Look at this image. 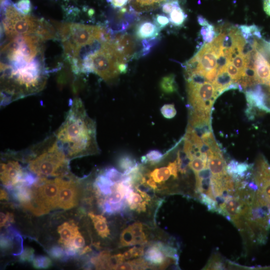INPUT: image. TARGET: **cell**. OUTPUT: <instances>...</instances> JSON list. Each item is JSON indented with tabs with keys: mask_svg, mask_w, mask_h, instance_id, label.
<instances>
[{
	"mask_svg": "<svg viewBox=\"0 0 270 270\" xmlns=\"http://www.w3.org/2000/svg\"><path fill=\"white\" fill-rule=\"evenodd\" d=\"M114 41L127 62L134 52L135 42L134 39L130 35L122 34L116 37Z\"/></svg>",
	"mask_w": 270,
	"mask_h": 270,
	"instance_id": "cell-16",
	"label": "cell"
},
{
	"mask_svg": "<svg viewBox=\"0 0 270 270\" xmlns=\"http://www.w3.org/2000/svg\"><path fill=\"white\" fill-rule=\"evenodd\" d=\"M254 74L256 84L270 87V63L266 58L262 46L259 44L255 54Z\"/></svg>",
	"mask_w": 270,
	"mask_h": 270,
	"instance_id": "cell-12",
	"label": "cell"
},
{
	"mask_svg": "<svg viewBox=\"0 0 270 270\" xmlns=\"http://www.w3.org/2000/svg\"><path fill=\"white\" fill-rule=\"evenodd\" d=\"M36 34L8 38L1 47L0 104L34 94L45 86L48 72L42 42Z\"/></svg>",
	"mask_w": 270,
	"mask_h": 270,
	"instance_id": "cell-1",
	"label": "cell"
},
{
	"mask_svg": "<svg viewBox=\"0 0 270 270\" xmlns=\"http://www.w3.org/2000/svg\"><path fill=\"white\" fill-rule=\"evenodd\" d=\"M88 216L92 219L95 229L98 234L102 238H106L110 234L106 218L100 215H96L92 212L88 214Z\"/></svg>",
	"mask_w": 270,
	"mask_h": 270,
	"instance_id": "cell-21",
	"label": "cell"
},
{
	"mask_svg": "<svg viewBox=\"0 0 270 270\" xmlns=\"http://www.w3.org/2000/svg\"><path fill=\"white\" fill-rule=\"evenodd\" d=\"M200 137L202 142L207 145L214 153L221 152L212 132L204 133Z\"/></svg>",
	"mask_w": 270,
	"mask_h": 270,
	"instance_id": "cell-27",
	"label": "cell"
},
{
	"mask_svg": "<svg viewBox=\"0 0 270 270\" xmlns=\"http://www.w3.org/2000/svg\"><path fill=\"white\" fill-rule=\"evenodd\" d=\"M168 168L170 171V174L174 176V178L178 177V167L176 160L174 162H170L168 166Z\"/></svg>",
	"mask_w": 270,
	"mask_h": 270,
	"instance_id": "cell-50",
	"label": "cell"
},
{
	"mask_svg": "<svg viewBox=\"0 0 270 270\" xmlns=\"http://www.w3.org/2000/svg\"><path fill=\"white\" fill-rule=\"evenodd\" d=\"M115 8H122L126 6L130 0H108Z\"/></svg>",
	"mask_w": 270,
	"mask_h": 270,
	"instance_id": "cell-51",
	"label": "cell"
},
{
	"mask_svg": "<svg viewBox=\"0 0 270 270\" xmlns=\"http://www.w3.org/2000/svg\"><path fill=\"white\" fill-rule=\"evenodd\" d=\"M103 174L114 183L122 181L124 178V174L120 172L113 167L106 168L104 171Z\"/></svg>",
	"mask_w": 270,
	"mask_h": 270,
	"instance_id": "cell-30",
	"label": "cell"
},
{
	"mask_svg": "<svg viewBox=\"0 0 270 270\" xmlns=\"http://www.w3.org/2000/svg\"><path fill=\"white\" fill-rule=\"evenodd\" d=\"M196 180H201L212 177V174L210 168L207 166L202 170L195 173Z\"/></svg>",
	"mask_w": 270,
	"mask_h": 270,
	"instance_id": "cell-44",
	"label": "cell"
},
{
	"mask_svg": "<svg viewBox=\"0 0 270 270\" xmlns=\"http://www.w3.org/2000/svg\"><path fill=\"white\" fill-rule=\"evenodd\" d=\"M160 30L154 22L144 21L138 24L136 28V34L138 38L144 40L157 36Z\"/></svg>",
	"mask_w": 270,
	"mask_h": 270,
	"instance_id": "cell-17",
	"label": "cell"
},
{
	"mask_svg": "<svg viewBox=\"0 0 270 270\" xmlns=\"http://www.w3.org/2000/svg\"><path fill=\"white\" fill-rule=\"evenodd\" d=\"M11 214H5L2 212H0V226H4L6 222L10 219Z\"/></svg>",
	"mask_w": 270,
	"mask_h": 270,
	"instance_id": "cell-53",
	"label": "cell"
},
{
	"mask_svg": "<svg viewBox=\"0 0 270 270\" xmlns=\"http://www.w3.org/2000/svg\"><path fill=\"white\" fill-rule=\"evenodd\" d=\"M118 164V167L124 172L132 169L138 164L136 160L130 155L123 154L119 157Z\"/></svg>",
	"mask_w": 270,
	"mask_h": 270,
	"instance_id": "cell-26",
	"label": "cell"
},
{
	"mask_svg": "<svg viewBox=\"0 0 270 270\" xmlns=\"http://www.w3.org/2000/svg\"><path fill=\"white\" fill-rule=\"evenodd\" d=\"M24 172L18 161L10 160L0 164V180L6 186H12L24 184Z\"/></svg>",
	"mask_w": 270,
	"mask_h": 270,
	"instance_id": "cell-10",
	"label": "cell"
},
{
	"mask_svg": "<svg viewBox=\"0 0 270 270\" xmlns=\"http://www.w3.org/2000/svg\"><path fill=\"white\" fill-rule=\"evenodd\" d=\"M263 46L265 50L270 54V42L264 41Z\"/></svg>",
	"mask_w": 270,
	"mask_h": 270,
	"instance_id": "cell-59",
	"label": "cell"
},
{
	"mask_svg": "<svg viewBox=\"0 0 270 270\" xmlns=\"http://www.w3.org/2000/svg\"><path fill=\"white\" fill-rule=\"evenodd\" d=\"M1 8L2 28L6 38L32 34L40 36L44 40L55 38V30L48 22L20 12L10 0Z\"/></svg>",
	"mask_w": 270,
	"mask_h": 270,
	"instance_id": "cell-4",
	"label": "cell"
},
{
	"mask_svg": "<svg viewBox=\"0 0 270 270\" xmlns=\"http://www.w3.org/2000/svg\"><path fill=\"white\" fill-rule=\"evenodd\" d=\"M66 58L80 48L104 38L108 34L102 27L77 23H64L57 26Z\"/></svg>",
	"mask_w": 270,
	"mask_h": 270,
	"instance_id": "cell-6",
	"label": "cell"
},
{
	"mask_svg": "<svg viewBox=\"0 0 270 270\" xmlns=\"http://www.w3.org/2000/svg\"><path fill=\"white\" fill-rule=\"evenodd\" d=\"M116 270H134V268L129 261L122 262L119 264Z\"/></svg>",
	"mask_w": 270,
	"mask_h": 270,
	"instance_id": "cell-52",
	"label": "cell"
},
{
	"mask_svg": "<svg viewBox=\"0 0 270 270\" xmlns=\"http://www.w3.org/2000/svg\"><path fill=\"white\" fill-rule=\"evenodd\" d=\"M74 73L92 72L109 81L120 74L119 66L126 60L108 34L103 38L79 50L70 62Z\"/></svg>",
	"mask_w": 270,
	"mask_h": 270,
	"instance_id": "cell-3",
	"label": "cell"
},
{
	"mask_svg": "<svg viewBox=\"0 0 270 270\" xmlns=\"http://www.w3.org/2000/svg\"><path fill=\"white\" fill-rule=\"evenodd\" d=\"M52 264L50 260L47 256H38L33 260L34 266L38 268H46Z\"/></svg>",
	"mask_w": 270,
	"mask_h": 270,
	"instance_id": "cell-32",
	"label": "cell"
},
{
	"mask_svg": "<svg viewBox=\"0 0 270 270\" xmlns=\"http://www.w3.org/2000/svg\"><path fill=\"white\" fill-rule=\"evenodd\" d=\"M208 167L210 168L212 177L216 179H222L226 174V164L221 152L212 153L208 156Z\"/></svg>",
	"mask_w": 270,
	"mask_h": 270,
	"instance_id": "cell-15",
	"label": "cell"
},
{
	"mask_svg": "<svg viewBox=\"0 0 270 270\" xmlns=\"http://www.w3.org/2000/svg\"><path fill=\"white\" fill-rule=\"evenodd\" d=\"M112 192L107 198L106 200L110 204H112L120 202L122 201V198L124 196L118 191L116 190L114 187L112 186Z\"/></svg>",
	"mask_w": 270,
	"mask_h": 270,
	"instance_id": "cell-37",
	"label": "cell"
},
{
	"mask_svg": "<svg viewBox=\"0 0 270 270\" xmlns=\"http://www.w3.org/2000/svg\"><path fill=\"white\" fill-rule=\"evenodd\" d=\"M85 244V241L84 238L79 232L71 241L68 246L66 248H72L76 250L84 247Z\"/></svg>",
	"mask_w": 270,
	"mask_h": 270,
	"instance_id": "cell-38",
	"label": "cell"
},
{
	"mask_svg": "<svg viewBox=\"0 0 270 270\" xmlns=\"http://www.w3.org/2000/svg\"><path fill=\"white\" fill-rule=\"evenodd\" d=\"M14 194L15 198L24 205L30 202L32 198V192L26 184H20L14 186Z\"/></svg>",
	"mask_w": 270,
	"mask_h": 270,
	"instance_id": "cell-22",
	"label": "cell"
},
{
	"mask_svg": "<svg viewBox=\"0 0 270 270\" xmlns=\"http://www.w3.org/2000/svg\"><path fill=\"white\" fill-rule=\"evenodd\" d=\"M128 228L134 237L140 236L144 234L142 231V224L140 222H136L129 226Z\"/></svg>",
	"mask_w": 270,
	"mask_h": 270,
	"instance_id": "cell-40",
	"label": "cell"
},
{
	"mask_svg": "<svg viewBox=\"0 0 270 270\" xmlns=\"http://www.w3.org/2000/svg\"><path fill=\"white\" fill-rule=\"evenodd\" d=\"M30 148L28 168L38 177L58 176L67 167L68 159L54 135Z\"/></svg>",
	"mask_w": 270,
	"mask_h": 270,
	"instance_id": "cell-5",
	"label": "cell"
},
{
	"mask_svg": "<svg viewBox=\"0 0 270 270\" xmlns=\"http://www.w3.org/2000/svg\"><path fill=\"white\" fill-rule=\"evenodd\" d=\"M122 254L124 260H128L132 258L130 250L126 251Z\"/></svg>",
	"mask_w": 270,
	"mask_h": 270,
	"instance_id": "cell-58",
	"label": "cell"
},
{
	"mask_svg": "<svg viewBox=\"0 0 270 270\" xmlns=\"http://www.w3.org/2000/svg\"><path fill=\"white\" fill-rule=\"evenodd\" d=\"M32 190V203L24 205L36 215L48 212L58 206L59 184L57 178L48 180L45 178L37 179Z\"/></svg>",
	"mask_w": 270,
	"mask_h": 270,
	"instance_id": "cell-7",
	"label": "cell"
},
{
	"mask_svg": "<svg viewBox=\"0 0 270 270\" xmlns=\"http://www.w3.org/2000/svg\"><path fill=\"white\" fill-rule=\"evenodd\" d=\"M187 92L192 110L210 112L214 102L220 96L214 85L208 81L202 84L187 82Z\"/></svg>",
	"mask_w": 270,
	"mask_h": 270,
	"instance_id": "cell-9",
	"label": "cell"
},
{
	"mask_svg": "<svg viewBox=\"0 0 270 270\" xmlns=\"http://www.w3.org/2000/svg\"><path fill=\"white\" fill-rule=\"evenodd\" d=\"M34 256V249L30 248H26L22 251L20 256V260L22 262H30L33 260Z\"/></svg>",
	"mask_w": 270,
	"mask_h": 270,
	"instance_id": "cell-41",
	"label": "cell"
},
{
	"mask_svg": "<svg viewBox=\"0 0 270 270\" xmlns=\"http://www.w3.org/2000/svg\"><path fill=\"white\" fill-rule=\"evenodd\" d=\"M147 202L144 200L140 202L137 208L136 209V210L138 212H145L146 210V204Z\"/></svg>",
	"mask_w": 270,
	"mask_h": 270,
	"instance_id": "cell-57",
	"label": "cell"
},
{
	"mask_svg": "<svg viewBox=\"0 0 270 270\" xmlns=\"http://www.w3.org/2000/svg\"><path fill=\"white\" fill-rule=\"evenodd\" d=\"M91 251V248L88 246H86L82 250L80 254H84L86 252H90Z\"/></svg>",
	"mask_w": 270,
	"mask_h": 270,
	"instance_id": "cell-61",
	"label": "cell"
},
{
	"mask_svg": "<svg viewBox=\"0 0 270 270\" xmlns=\"http://www.w3.org/2000/svg\"><path fill=\"white\" fill-rule=\"evenodd\" d=\"M134 236L127 228L124 230L120 236V244L123 246H132L134 244Z\"/></svg>",
	"mask_w": 270,
	"mask_h": 270,
	"instance_id": "cell-33",
	"label": "cell"
},
{
	"mask_svg": "<svg viewBox=\"0 0 270 270\" xmlns=\"http://www.w3.org/2000/svg\"><path fill=\"white\" fill-rule=\"evenodd\" d=\"M131 252L132 258H137L142 256L144 254V246H134L129 249Z\"/></svg>",
	"mask_w": 270,
	"mask_h": 270,
	"instance_id": "cell-49",
	"label": "cell"
},
{
	"mask_svg": "<svg viewBox=\"0 0 270 270\" xmlns=\"http://www.w3.org/2000/svg\"><path fill=\"white\" fill-rule=\"evenodd\" d=\"M0 200H7L8 198V194L4 190H0Z\"/></svg>",
	"mask_w": 270,
	"mask_h": 270,
	"instance_id": "cell-60",
	"label": "cell"
},
{
	"mask_svg": "<svg viewBox=\"0 0 270 270\" xmlns=\"http://www.w3.org/2000/svg\"><path fill=\"white\" fill-rule=\"evenodd\" d=\"M94 184L95 187L98 189L99 192H100L104 195H110L112 192V190L109 186L104 184L96 180H95Z\"/></svg>",
	"mask_w": 270,
	"mask_h": 270,
	"instance_id": "cell-42",
	"label": "cell"
},
{
	"mask_svg": "<svg viewBox=\"0 0 270 270\" xmlns=\"http://www.w3.org/2000/svg\"><path fill=\"white\" fill-rule=\"evenodd\" d=\"M148 162L152 164L158 163L163 157L162 154L158 150H154L149 151L146 155Z\"/></svg>",
	"mask_w": 270,
	"mask_h": 270,
	"instance_id": "cell-36",
	"label": "cell"
},
{
	"mask_svg": "<svg viewBox=\"0 0 270 270\" xmlns=\"http://www.w3.org/2000/svg\"><path fill=\"white\" fill-rule=\"evenodd\" d=\"M68 160L98 154L96 124L87 114L82 100H70L66 118L54 134Z\"/></svg>",
	"mask_w": 270,
	"mask_h": 270,
	"instance_id": "cell-2",
	"label": "cell"
},
{
	"mask_svg": "<svg viewBox=\"0 0 270 270\" xmlns=\"http://www.w3.org/2000/svg\"><path fill=\"white\" fill-rule=\"evenodd\" d=\"M188 166L194 173L198 172L208 166L207 162L198 158L191 160Z\"/></svg>",
	"mask_w": 270,
	"mask_h": 270,
	"instance_id": "cell-31",
	"label": "cell"
},
{
	"mask_svg": "<svg viewBox=\"0 0 270 270\" xmlns=\"http://www.w3.org/2000/svg\"><path fill=\"white\" fill-rule=\"evenodd\" d=\"M252 86L245 92L248 106L270 112V96L266 94L260 84H256Z\"/></svg>",
	"mask_w": 270,
	"mask_h": 270,
	"instance_id": "cell-13",
	"label": "cell"
},
{
	"mask_svg": "<svg viewBox=\"0 0 270 270\" xmlns=\"http://www.w3.org/2000/svg\"><path fill=\"white\" fill-rule=\"evenodd\" d=\"M170 21L174 26H182L187 18V14L184 12L178 2L169 14Z\"/></svg>",
	"mask_w": 270,
	"mask_h": 270,
	"instance_id": "cell-23",
	"label": "cell"
},
{
	"mask_svg": "<svg viewBox=\"0 0 270 270\" xmlns=\"http://www.w3.org/2000/svg\"><path fill=\"white\" fill-rule=\"evenodd\" d=\"M154 22L160 28H162L168 24L170 20L164 15L157 14L155 18Z\"/></svg>",
	"mask_w": 270,
	"mask_h": 270,
	"instance_id": "cell-43",
	"label": "cell"
},
{
	"mask_svg": "<svg viewBox=\"0 0 270 270\" xmlns=\"http://www.w3.org/2000/svg\"><path fill=\"white\" fill-rule=\"evenodd\" d=\"M226 69L234 81L238 82L242 78V76L239 70L236 67L232 62H230L226 66Z\"/></svg>",
	"mask_w": 270,
	"mask_h": 270,
	"instance_id": "cell-34",
	"label": "cell"
},
{
	"mask_svg": "<svg viewBox=\"0 0 270 270\" xmlns=\"http://www.w3.org/2000/svg\"><path fill=\"white\" fill-rule=\"evenodd\" d=\"M166 256L160 249L156 242L152 244L147 248L144 254V259L150 265L153 267L158 266L160 269H164L170 264L171 258H166Z\"/></svg>",
	"mask_w": 270,
	"mask_h": 270,
	"instance_id": "cell-14",
	"label": "cell"
},
{
	"mask_svg": "<svg viewBox=\"0 0 270 270\" xmlns=\"http://www.w3.org/2000/svg\"><path fill=\"white\" fill-rule=\"evenodd\" d=\"M146 185L150 187L152 189L155 190L158 188V186L156 184V182L154 180L150 177L148 180H146ZM144 183V184H145Z\"/></svg>",
	"mask_w": 270,
	"mask_h": 270,
	"instance_id": "cell-56",
	"label": "cell"
},
{
	"mask_svg": "<svg viewBox=\"0 0 270 270\" xmlns=\"http://www.w3.org/2000/svg\"><path fill=\"white\" fill-rule=\"evenodd\" d=\"M218 68H215L211 70L208 71L204 76L207 81L213 83L216 80L218 74Z\"/></svg>",
	"mask_w": 270,
	"mask_h": 270,
	"instance_id": "cell-48",
	"label": "cell"
},
{
	"mask_svg": "<svg viewBox=\"0 0 270 270\" xmlns=\"http://www.w3.org/2000/svg\"><path fill=\"white\" fill-rule=\"evenodd\" d=\"M58 230L60 236L59 242L63 244L66 248L68 246L71 241L80 232L76 225L68 222L60 226Z\"/></svg>",
	"mask_w": 270,
	"mask_h": 270,
	"instance_id": "cell-18",
	"label": "cell"
},
{
	"mask_svg": "<svg viewBox=\"0 0 270 270\" xmlns=\"http://www.w3.org/2000/svg\"><path fill=\"white\" fill-rule=\"evenodd\" d=\"M231 62L239 70L242 74V78L244 77L246 68V58L240 54H236L233 56Z\"/></svg>",
	"mask_w": 270,
	"mask_h": 270,
	"instance_id": "cell-28",
	"label": "cell"
},
{
	"mask_svg": "<svg viewBox=\"0 0 270 270\" xmlns=\"http://www.w3.org/2000/svg\"><path fill=\"white\" fill-rule=\"evenodd\" d=\"M8 0H0L1 5L4 4Z\"/></svg>",
	"mask_w": 270,
	"mask_h": 270,
	"instance_id": "cell-62",
	"label": "cell"
},
{
	"mask_svg": "<svg viewBox=\"0 0 270 270\" xmlns=\"http://www.w3.org/2000/svg\"><path fill=\"white\" fill-rule=\"evenodd\" d=\"M142 199L140 194L134 192L132 196V202L129 206L132 210H136L138 204L142 202Z\"/></svg>",
	"mask_w": 270,
	"mask_h": 270,
	"instance_id": "cell-45",
	"label": "cell"
},
{
	"mask_svg": "<svg viewBox=\"0 0 270 270\" xmlns=\"http://www.w3.org/2000/svg\"><path fill=\"white\" fill-rule=\"evenodd\" d=\"M12 246V240L8 236H0V247L2 249L8 250Z\"/></svg>",
	"mask_w": 270,
	"mask_h": 270,
	"instance_id": "cell-47",
	"label": "cell"
},
{
	"mask_svg": "<svg viewBox=\"0 0 270 270\" xmlns=\"http://www.w3.org/2000/svg\"><path fill=\"white\" fill-rule=\"evenodd\" d=\"M197 20L199 24L202 26H206L210 24L206 18L201 15H198L197 16Z\"/></svg>",
	"mask_w": 270,
	"mask_h": 270,
	"instance_id": "cell-55",
	"label": "cell"
},
{
	"mask_svg": "<svg viewBox=\"0 0 270 270\" xmlns=\"http://www.w3.org/2000/svg\"><path fill=\"white\" fill-rule=\"evenodd\" d=\"M15 6L20 12L24 14H28L31 10V4L29 0H20Z\"/></svg>",
	"mask_w": 270,
	"mask_h": 270,
	"instance_id": "cell-39",
	"label": "cell"
},
{
	"mask_svg": "<svg viewBox=\"0 0 270 270\" xmlns=\"http://www.w3.org/2000/svg\"><path fill=\"white\" fill-rule=\"evenodd\" d=\"M263 8L266 14L270 16V0H263Z\"/></svg>",
	"mask_w": 270,
	"mask_h": 270,
	"instance_id": "cell-54",
	"label": "cell"
},
{
	"mask_svg": "<svg viewBox=\"0 0 270 270\" xmlns=\"http://www.w3.org/2000/svg\"><path fill=\"white\" fill-rule=\"evenodd\" d=\"M171 0H130L132 8L138 12L154 10L164 2Z\"/></svg>",
	"mask_w": 270,
	"mask_h": 270,
	"instance_id": "cell-19",
	"label": "cell"
},
{
	"mask_svg": "<svg viewBox=\"0 0 270 270\" xmlns=\"http://www.w3.org/2000/svg\"><path fill=\"white\" fill-rule=\"evenodd\" d=\"M234 82L228 72L226 68H224L218 71L216 77L212 84L220 95L228 90V87Z\"/></svg>",
	"mask_w": 270,
	"mask_h": 270,
	"instance_id": "cell-20",
	"label": "cell"
},
{
	"mask_svg": "<svg viewBox=\"0 0 270 270\" xmlns=\"http://www.w3.org/2000/svg\"><path fill=\"white\" fill-rule=\"evenodd\" d=\"M162 115L166 118L170 119L173 118L176 114V110L173 104H166L160 108Z\"/></svg>",
	"mask_w": 270,
	"mask_h": 270,
	"instance_id": "cell-35",
	"label": "cell"
},
{
	"mask_svg": "<svg viewBox=\"0 0 270 270\" xmlns=\"http://www.w3.org/2000/svg\"><path fill=\"white\" fill-rule=\"evenodd\" d=\"M49 254L52 258H58L63 256L64 251L62 248L58 246H54L50 248Z\"/></svg>",
	"mask_w": 270,
	"mask_h": 270,
	"instance_id": "cell-46",
	"label": "cell"
},
{
	"mask_svg": "<svg viewBox=\"0 0 270 270\" xmlns=\"http://www.w3.org/2000/svg\"><path fill=\"white\" fill-rule=\"evenodd\" d=\"M226 32H222L210 42L205 44L184 65L186 73L198 72L203 75L215 68Z\"/></svg>",
	"mask_w": 270,
	"mask_h": 270,
	"instance_id": "cell-8",
	"label": "cell"
},
{
	"mask_svg": "<svg viewBox=\"0 0 270 270\" xmlns=\"http://www.w3.org/2000/svg\"><path fill=\"white\" fill-rule=\"evenodd\" d=\"M200 34L204 41L206 43L211 42L216 37V32L214 26L209 24L206 26H203L200 30Z\"/></svg>",
	"mask_w": 270,
	"mask_h": 270,
	"instance_id": "cell-29",
	"label": "cell"
},
{
	"mask_svg": "<svg viewBox=\"0 0 270 270\" xmlns=\"http://www.w3.org/2000/svg\"><path fill=\"white\" fill-rule=\"evenodd\" d=\"M161 90L166 94H172L178 90V86L175 80V76L170 74L164 76L160 83Z\"/></svg>",
	"mask_w": 270,
	"mask_h": 270,
	"instance_id": "cell-24",
	"label": "cell"
},
{
	"mask_svg": "<svg viewBox=\"0 0 270 270\" xmlns=\"http://www.w3.org/2000/svg\"><path fill=\"white\" fill-rule=\"evenodd\" d=\"M170 174L168 167H162L154 169L150 172V175L156 182L160 183L168 180Z\"/></svg>",
	"mask_w": 270,
	"mask_h": 270,
	"instance_id": "cell-25",
	"label": "cell"
},
{
	"mask_svg": "<svg viewBox=\"0 0 270 270\" xmlns=\"http://www.w3.org/2000/svg\"><path fill=\"white\" fill-rule=\"evenodd\" d=\"M59 184L58 206L67 210L74 206L78 202V190L72 180H66L58 178Z\"/></svg>",
	"mask_w": 270,
	"mask_h": 270,
	"instance_id": "cell-11",
	"label": "cell"
}]
</instances>
